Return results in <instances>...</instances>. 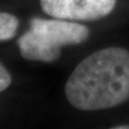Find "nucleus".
Here are the masks:
<instances>
[{"mask_svg": "<svg viewBox=\"0 0 129 129\" xmlns=\"http://www.w3.org/2000/svg\"><path fill=\"white\" fill-rule=\"evenodd\" d=\"M11 82H12V76L10 72L0 62V92L6 90L11 85Z\"/></svg>", "mask_w": 129, "mask_h": 129, "instance_id": "nucleus-5", "label": "nucleus"}, {"mask_svg": "<svg viewBox=\"0 0 129 129\" xmlns=\"http://www.w3.org/2000/svg\"><path fill=\"white\" fill-rule=\"evenodd\" d=\"M18 18L8 12H0V42L13 39L18 28Z\"/></svg>", "mask_w": 129, "mask_h": 129, "instance_id": "nucleus-4", "label": "nucleus"}, {"mask_svg": "<svg viewBox=\"0 0 129 129\" xmlns=\"http://www.w3.org/2000/svg\"><path fill=\"white\" fill-rule=\"evenodd\" d=\"M114 129H129V126H115Z\"/></svg>", "mask_w": 129, "mask_h": 129, "instance_id": "nucleus-6", "label": "nucleus"}, {"mask_svg": "<svg viewBox=\"0 0 129 129\" xmlns=\"http://www.w3.org/2000/svg\"><path fill=\"white\" fill-rule=\"evenodd\" d=\"M64 94L82 111L104 110L129 100V51L106 47L83 59L67 80Z\"/></svg>", "mask_w": 129, "mask_h": 129, "instance_id": "nucleus-1", "label": "nucleus"}, {"mask_svg": "<svg viewBox=\"0 0 129 129\" xmlns=\"http://www.w3.org/2000/svg\"><path fill=\"white\" fill-rule=\"evenodd\" d=\"M30 30L18 39L22 57L31 61L54 62L61 55V47L85 42L90 35L83 24L66 19H44L32 17Z\"/></svg>", "mask_w": 129, "mask_h": 129, "instance_id": "nucleus-2", "label": "nucleus"}, {"mask_svg": "<svg viewBox=\"0 0 129 129\" xmlns=\"http://www.w3.org/2000/svg\"><path fill=\"white\" fill-rule=\"evenodd\" d=\"M117 0H40L43 12L66 21H97L108 16Z\"/></svg>", "mask_w": 129, "mask_h": 129, "instance_id": "nucleus-3", "label": "nucleus"}]
</instances>
